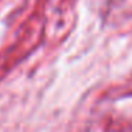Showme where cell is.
Segmentation results:
<instances>
[]
</instances>
